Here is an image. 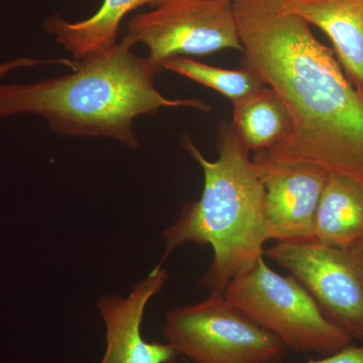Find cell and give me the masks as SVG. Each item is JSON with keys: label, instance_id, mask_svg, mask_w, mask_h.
<instances>
[{"label": "cell", "instance_id": "cell-1", "mask_svg": "<svg viewBox=\"0 0 363 363\" xmlns=\"http://www.w3.org/2000/svg\"><path fill=\"white\" fill-rule=\"evenodd\" d=\"M243 63L283 100L292 133L264 155L309 164L363 185V97L334 52L279 0H234Z\"/></svg>", "mask_w": 363, "mask_h": 363}, {"label": "cell", "instance_id": "cell-2", "mask_svg": "<svg viewBox=\"0 0 363 363\" xmlns=\"http://www.w3.org/2000/svg\"><path fill=\"white\" fill-rule=\"evenodd\" d=\"M131 48L123 40L111 51L77 61L72 73L60 77L30 84L0 82V119L33 114L57 135L111 138L136 150V117L162 108L212 111L197 98L164 97L155 85L164 67L152 57L133 54Z\"/></svg>", "mask_w": 363, "mask_h": 363}, {"label": "cell", "instance_id": "cell-3", "mask_svg": "<svg viewBox=\"0 0 363 363\" xmlns=\"http://www.w3.org/2000/svg\"><path fill=\"white\" fill-rule=\"evenodd\" d=\"M182 147L201 167L204 187L200 199L187 203L175 223L162 233L164 255L188 243L210 245L213 260L200 281L210 293L223 294L233 279L252 269L264 255L267 236L264 218V186L250 150L221 121L217 130L218 157L209 161L189 135Z\"/></svg>", "mask_w": 363, "mask_h": 363}, {"label": "cell", "instance_id": "cell-4", "mask_svg": "<svg viewBox=\"0 0 363 363\" xmlns=\"http://www.w3.org/2000/svg\"><path fill=\"white\" fill-rule=\"evenodd\" d=\"M223 294L296 352L326 357L352 344L353 339L325 316L297 279L272 271L264 257L233 279Z\"/></svg>", "mask_w": 363, "mask_h": 363}, {"label": "cell", "instance_id": "cell-5", "mask_svg": "<svg viewBox=\"0 0 363 363\" xmlns=\"http://www.w3.org/2000/svg\"><path fill=\"white\" fill-rule=\"evenodd\" d=\"M162 333L178 355L195 363H281L290 350L224 294L169 310Z\"/></svg>", "mask_w": 363, "mask_h": 363}, {"label": "cell", "instance_id": "cell-6", "mask_svg": "<svg viewBox=\"0 0 363 363\" xmlns=\"http://www.w3.org/2000/svg\"><path fill=\"white\" fill-rule=\"evenodd\" d=\"M234 0H164L135 14L123 39L143 44L161 63L183 56H207L222 50L243 52Z\"/></svg>", "mask_w": 363, "mask_h": 363}, {"label": "cell", "instance_id": "cell-7", "mask_svg": "<svg viewBox=\"0 0 363 363\" xmlns=\"http://www.w3.org/2000/svg\"><path fill=\"white\" fill-rule=\"evenodd\" d=\"M264 255L297 279L325 316L363 343V248L285 241L264 250Z\"/></svg>", "mask_w": 363, "mask_h": 363}, {"label": "cell", "instance_id": "cell-8", "mask_svg": "<svg viewBox=\"0 0 363 363\" xmlns=\"http://www.w3.org/2000/svg\"><path fill=\"white\" fill-rule=\"evenodd\" d=\"M255 172L264 186L267 240H313L318 204L329 172L309 164H281L255 152Z\"/></svg>", "mask_w": 363, "mask_h": 363}, {"label": "cell", "instance_id": "cell-9", "mask_svg": "<svg viewBox=\"0 0 363 363\" xmlns=\"http://www.w3.org/2000/svg\"><path fill=\"white\" fill-rule=\"evenodd\" d=\"M169 274L162 264L133 285L128 295H106L97 308L106 330V350L99 363H173L178 353L168 343L147 342L143 337L145 309L161 293Z\"/></svg>", "mask_w": 363, "mask_h": 363}, {"label": "cell", "instance_id": "cell-10", "mask_svg": "<svg viewBox=\"0 0 363 363\" xmlns=\"http://www.w3.org/2000/svg\"><path fill=\"white\" fill-rule=\"evenodd\" d=\"M281 9L317 26L363 97V0H279Z\"/></svg>", "mask_w": 363, "mask_h": 363}, {"label": "cell", "instance_id": "cell-11", "mask_svg": "<svg viewBox=\"0 0 363 363\" xmlns=\"http://www.w3.org/2000/svg\"><path fill=\"white\" fill-rule=\"evenodd\" d=\"M164 0H104L87 20L66 21L59 14L50 16L44 30L72 56L82 61L111 51L118 45L119 28L126 16L145 6L155 7Z\"/></svg>", "mask_w": 363, "mask_h": 363}, {"label": "cell", "instance_id": "cell-12", "mask_svg": "<svg viewBox=\"0 0 363 363\" xmlns=\"http://www.w3.org/2000/svg\"><path fill=\"white\" fill-rule=\"evenodd\" d=\"M313 240L343 250L363 248V185L328 173L315 216Z\"/></svg>", "mask_w": 363, "mask_h": 363}, {"label": "cell", "instance_id": "cell-13", "mask_svg": "<svg viewBox=\"0 0 363 363\" xmlns=\"http://www.w3.org/2000/svg\"><path fill=\"white\" fill-rule=\"evenodd\" d=\"M231 128L248 150L267 152L292 133V118L283 100L269 86L233 102Z\"/></svg>", "mask_w": 363, "mask_h": 363}, {"label": "cell", "instance_id": "cell-14", "mask_svg": "<svg viewBox=\"0 0 363 363\" xmlns=\"http://www.w3.org/2000/svg\"><path fill=\"white\" fill-rule=\"evenodd\" d=\"M162 67L164 70L174 72L220 93L233 104L266 86L262 78L247 67L242 69L219 68L187 57L167 60Z\"/></svg>", "mask_w": 363, "mask_h": 363}, {"label": "cell", "instance_id": "cell-15", "mask_svg": "<svg viewBox=\"0 0 363 363\" xmlns=\"http://www.w3.org/2000/svg\"><path fill=\"white\" fill-rule=\"evenodd\" d=\"M45 63H58L64 64L67 67H71L73 65V61L70 60H51V61H42V60L28 58V57H20V58L9 60V61L4 62V63L0 64V82L2 79L9 75L11 72L18 70V69L23 68H30V67H35L40 65V64Z\"/></svg>", "mask_w": 363, "mask_h": 363}, {"label": "cell", "instance_id": "cell-16", "mask_svg": "<svg viewBox=\"0 0 363 363\" xmlns=\"http://www.w3.org/2000/svg\"><path fill=\"white\" fill-rule=\"evenodd\" d=\"M306 363H363V344L359 346L350 344L337 352Z\"/></svg>", "mask_w": 363, "mask_h": 363}]
</instances>
